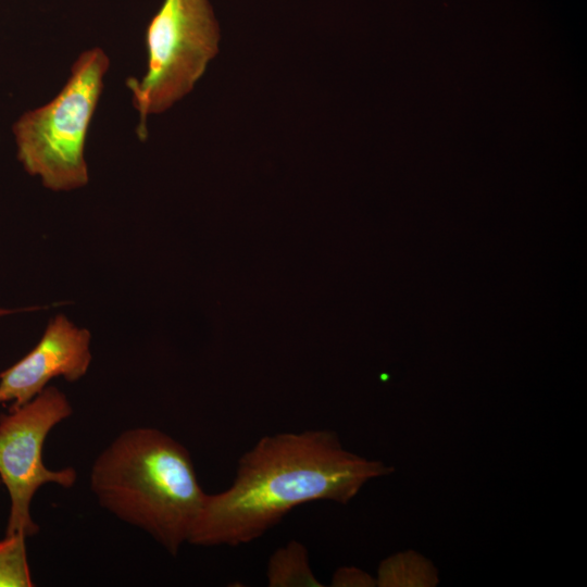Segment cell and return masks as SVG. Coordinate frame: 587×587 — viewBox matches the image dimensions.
Segmentation results:
<instances>
[{
  "label": "cell",
  "instance_id": "obj_1",
  "mask_svg": "<svg viewBox=\"0 0 587 587\" xmlns=\"http://www.w3.org/2000/svg\"><path fill=\"white\" fill-rule=\"evenodd\" d=\"M392 467L347 450L328 429L263 436L238 460L233 484L205 496L188 542L237 547L261 538L295 508L350 502Z\"/></svg>",
  "mask_w": 587,
  "mask_h": 587
},
{
  "label": "cell",
  "instance_id": "obj_2",
  "mask_svg": "<svg viewBox=\"0 0 587 587\" xmlns=\"http://www.w3.org/2000/svg\"><path fill=\"white\" fill-rule=\"evenodd\" d=\"M89 482L103 509L172 555L188 542L207 496L187 448L148 426L115 437L95 459Z\"/></svg>",
  "mask_w": 587,
  "mask_h": 587
},
{
  "label": "cell",
  "instance_id": "obj_3",
  "mask_svg": "<svg viewBox=\"0 0 587 587\" xmlns=\"http://www.w3.org/2000/svg\"><path fill=\"white\" fill-rule=\"evenodd\" d=\"M109 67L101 48L85 50L58 95L14 122L17 159L47 189L70 191L87 185L86 138Z\"/></svg>",
  "mask_w": 587,
  "mask_h": 587
},
{
  "label": "cell",
  "instance_id": "obj_4",
  "mask_svg": "<svg viewBox=\"0 0 587 587\" xmlns=\"http://www.w3.org/2000/svg\"><path fill=\"white\" fill-rule=\"evenodd\" d=\"M220 27L210 0H164L146 32L147 70L126 86L139 113L138 136L147 118L189 93L216 55Z\"/></svg>",
  "mask_w": 587,
  "mask_h": 587
},
{
  "label": "cell",
  "instance_id": "obj_5",
  "mask_svg": "<svg viewBox=\"0 0 587 587\" xmlns=\"http://www.w3.org/2000/svg\"><path fill=\"white\" fill-rule=\"evenodd\" d=\"M72 413L67 397L59 388L47 386L27 403L0 415V480L10 496L5 536L17 533L29 537L39 532L30 504L41 486L53 483L72 488L75 485L74 467L50 470L42 459L49 433Z\"/></svg>",
  "mask_w": 587,
  "mask_h": 587
},
{
  "label": "cell",
  "instance_id": "obj_6",
  "mask_svg": "<svg viewBox=\"0 0 587 587\" xmlns=\"http://www.w3.org/2000/svg\"><path fill=\"white\" fill-rule=\"evenodd\" d=\"M91 335L64 314L52 317L38 344L20 361L0 373V403L18 408L38 394L50 380L63 377L70 383L87 373L92 355Z\"/></svg>",
  "mask_w": 587,
  "mask_h": 587
},
{
  "label": "cell",
  "instance_id": "obj_7",
  "mask_svg": "<svg viewBox=\"0 0 587 587\" xmlns=\"http://www.w3.org/2000/svg\"><path fill=\"white\" fill-rule=\"evenodd\" d=\"M266 580L270 587H322L314 575L307 547L290 540L276 549L268 559Z\"/></svg>",
  "mask_w": 587,
  "mask_h": 587
},
{
  "label": "cell",
  "instance_id": "obj_8",
  "mask_svg": "<svg viewBox=\"0 0 587 587\" xmlns=\"http://www.w3.org/2000/svg\"><path fill=\"white\" fill-rule=\"evenodd\" d=\"M375 578L376 585L383 587L432 586L437 582V574L427 560L408 551L385 559Z\"/></svg>",
  "mask_w": 587,
  "mask_h": 587
},
{
  "label": "cell",
  "instance_id": "obj_9",
  "mask_svg": "<svg viewBox=\"0 0 587 587\" xmlns=\"http://www.w3.org/2000/svg\"><path fill=\"white\" fill-rule=\"evenodd\" d=\"M25 538L16 533L0 541V587L33 586Z\"/></svg>",
  "mask_w": 587,
  "mask_h": 587
},
{
  "label": "cell",
  "instance_id": "obj_10",
  "mask_svg": "<svg viewBox=\"0 0 587 587\" xmlns=\"http://www.w3.org/2000/svg\"><path fill=\"white\" fill-rule=\"evenodd\" d=\"M330 586L371 587L377 586L376 578L355 566H341L333 574Z\"/></svg>",
  "mask_w": 587,
  "mask_h": 587
},
{
  "label": "cell",
  "instance_id": "obj_11",
  "mask_svg": "<svg viewBox=\"0 0 587 587\" xmlns=\"http://www.w3.org/2000/svg\"><path fill=\"white\" fill-rule=\"evenodd\" d=\"M15 311L16 310L0 308V317L4 316V315H8V314H11V313H14Z\"/></svg>",
  "mask_w": 587,
  "mask_h": 587
},
{
  "label": "cell",
  "instance_id": "obj_12",
  "mask_svg": "<svg viewBox=\"0 0 587 587\" xmlns=\"http://www.w3.org/2000/svg\"><path fill=\"white\" fill-rule=\"evenodd\" d=\"M0 484H1V480H0Z\"/></svg>",
  "mask_w": 587,
  "mask_h": 587
}]
</instances>
